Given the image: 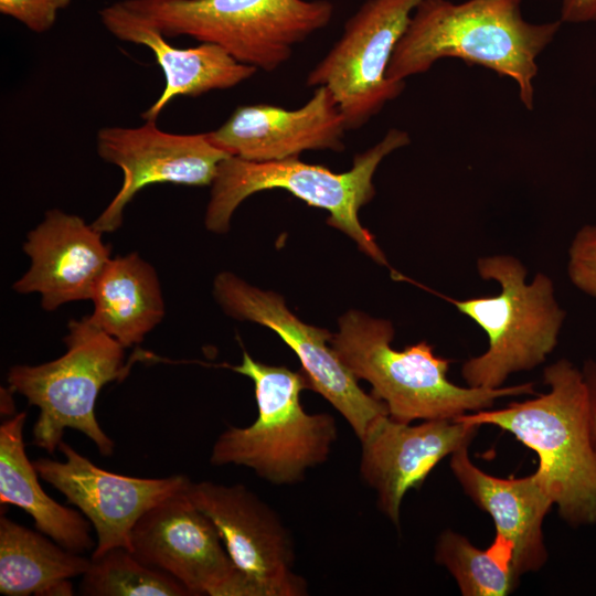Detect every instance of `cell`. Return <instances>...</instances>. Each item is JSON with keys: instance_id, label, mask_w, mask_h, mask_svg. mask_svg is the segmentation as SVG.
Instances as JSON below:
<instances>
[{"instance_id": "obj_1", "label": "cell", "mask_w": 596, "mask_h": 596, "mask_svg": "<svg viewBox=\"0 0 596 596\" xmlns=\"http://www.w3.org/2000/svg\"><path fill=\"white\" fill-rule=\"evenodd\" d=\"M521 6L522 0H423L395 46L387 78L405 83L439 60L460 58L513 79L521 103L532 110L536 60L562 21L529 22Z\"/></svg>"}, {"instance_id": "obj_2", "label": "cell", "mask_w": 596, "mask_h": 596, "mask_svg": "<svg viewBox=\"0 0 596 596\" xmlns=\"http://www.w3.org/2000/svg\"><path fill=\"white\" fill-rule=\"evenodd\" d=\"M547 392L502 408L467 413L455 419L491 425L513 435L538 455L536 471L572 528L596 523V450L582 371L567 359L543 371Z\"/></svg>"}, {"instance_id": "obj_3", "label": "cell", "mask_w": 596, "mask_h": 596, "mask_svg": "<svg viewBox=\"0 0 596 596\" xmlns=\"http://www.w3.org/2000/svg\"><path fill=\"white\" fill-rule=\"evenodd\" d=\"M393 338L390 321L349 310L339 318L330 344L358 381L371 384V394L394 421L455 419L491 408L501 397L534 393L532 383L497 389L457 385L447 376L451 361L436 355L433 345L419 341L396 350L391 347Z\"/></svg>"}, {"instance_id": "obj_4", "label": "cell", "mask_w": 596, "mask_h": 596, "mask_svg": "<svg viewBox=\"0 0 596 596\" xmlns=\"http://www.w3.org/2000/svg\"><path fill=\"white\" fill-rule=\"evenodd\" d=\"M409 142L405 130L391 128L377 143L355 155L350 170L340 173L299 158L254 162L231 156L220 163L211 184L205 226L225 233L233 213L249 195L283 189L310 206L328 211L330 226L350 236L376 263L387 265L373 235L360 223L359 211L375 195L373 175L381 161Z\"/></svg>"}, {"instance_id": "obj_5", "label": "cell", "mask_w": 596, "mask_h": 596, "mask_svg": "<svg viewBox=\"0 0 596 596\" xmlns=\"http://www.w3.org/2000/svg\"><path fill=\"white\" fill-rule=\"evenodd\" d=\"M234 372L254 383L257 417L246 427L231 426L215 440L210 462L252 469L276 486L304 480L307 470L323 464L337 440L336 419L329 413H307L300 393L309 389L301 370L268 365L243 352Z\"/></svg>"}, {"instance_id": "obj_6", "label": "cell", "mask_w": 596, "mask_h": 596, "mask_svg": "<svg viewBox=\"0 0 596 596\" xmlns=\"http://www.w3.org/2000/svg\"><path fill=\"white\" fill-rule=\"evenodd\" d=\"M125 8L166 38L191 36L222 47L242 64L273 72L295 45L326 28L328 0H124Z\"/></svg>"}, {"instance_id": "obj_7", "label": "cell", "mask_w": 596, "mask_h": 596, "mask_svg": "<svg viewBox=\"0 0 596 596\" xmlns=\"http://www.w3.org/2000/svg\"><path fill=\"white\" fill-rule=\"evenodd\" d=\"M477 269L485 280L500 285L498 295L446 298L488 336V349L462 364L465 382L472 387L497 389L511 374L545 361L557 344L565 311L555 298L552 279L538 273L526 284L525 267L511 255L481 257Z\"/></svg>"}, {"instance_id": "obj_8", "label": "cell", "mask_w": 596, "mask_h": 596, "mask_svg": "<svg viewBox=\"0 0 596 596\" xmlns=\"http://www.w3.org/2000/svg\"><path fill=\"white\" fill-rule=\"evenodd\" d=\"M66 352L39 365H14L7 375L9 389L39 408L32 444L53 454L65 428L85 434L99 453L109 456L114 441L99 426L95 405L102 387L124 379V347L85 316L68 323Z\"/></svg>"}, {"instance_id": "obj_9", "label": "cell", "mask_w": 596, "mask_h": 596, "mask_svg": "<svg viewBox=\"0 0 596 596\" xmlns=\"http://www.w3.org/2000/svg\"><path fill=\"white\" fill-rule=\"evenodd\" d=\"M423 0H366L347 20L343 32L308 73V87L326 86L348 130L364 126L398 97L405 83L387 78L396 44Z\"/></svg>"}, {"instance_id": "obj_10", "label": "cell", "mask_w": 596, "mask_h": 596, "mask_svg": "<svg viewBox=\"0 0 596 596\" xmlns=\"http://www.w3.org/2000/svg\"><path fill=\"white\" fill-rule=\"evenodd\" d=\"M216 301L231 317L275 331L298 356L309 389L324 397L361 440L373 424L389 415L383 402L365 393L330 344L332 333L302 322L281 296L258 289L230 272L213 284Z\"/></svg>"}, {"instance_id": "obj_11", "label": "cell", "mask_w": 596, "mask_h": 596, "mask_svg": "<svg viewBox=\"0 0 596 596\" xmlns=\"http://www.w3.org/2000/svg\"><path fill=\"white\" fill-rule=\"evenodd\" d=\"M188 483L137 521L131 553L175 577L192 596H257L213 522L189 498Z\"/></svg>"}, {"instance_id": "obj_12", "label": "cell", "mask_w": 596, "mask_h": 596, "mask_svg": "<svg viewBox=\"0 0 596 596\" xmlns=\"http://www.w3.org/2000/svg\"><path fill=\"white\" fill-rule=\"evenodd\" d=\"M191 501L215 525L238 571L257 596H305L307 582L295 570L292 538L278 513L242 483L189 481Z\"/></svg>"}, {"instance_id": "obj_13", "label": "cell", "mask_w": 596, "mask_h": 596, "mask_svg": "<svg viewBox=\"0 0 596 596\" xmlns=\"http://www.w3.org/2000/svg\"><path fill=\"white\" fill-rule=\"evenodd\" d=\"M97 152L124 174L121 188L92 224L102 233L120 227L126 205L143 188L157 183L210 185L220 163L231 157L213 145L206 132L170 134L153 120L135 128L99 129Z\"/></svg>"}, {"instance_id": "obj_14", "label": "cell", "mask_w": 596, "mask_h": 596, "mask_svg": "<svg viewBox=\"0 0 596 596\" xmlns=\"http://www.w3.org/2000/svg\"><path fill=\"white\" fill-rule=\"evenodd\" d=\"M64 461H33L41 479L57 489L93 524L97 544L92 558L115 547L131 552V531L149 509L182 489L188 477L136 478L106 471L65 441L57 448Z\"/></svg>"}, {"instance_id": "obj_15", "label": "cell", "mask_w": 596, "mask_h": 596, "mask_svg": "<svg viewBox=\"0 0 596 596\" xmlns=\"http://www.w3.org/2000/svg\"><path fill=\"white\" fill-rule=\"evenodd\" d=\"M480 426L457 419H428L421 424L381 417L360 440L359 471L376 493L381 512L400 524L408 490L418 488L446 457L469 446Z\"/></svg>"}, {"instance_id": "obj_16", "label": "cell", "mask_w": 596, "mask_h": 596, "mask_svg": "<svg viewBox=\"0 0 596 596\" xmlns=\"http://www.w3.org/2000/svg\"><path fill=\"white\" fill-rule=\"evenodd\" d=\"M347 130L334 96L326 86H318L296 109L269 104L238 106L206 135L232 157L267 162L299 158L306 150L343 151Z\"/></svg>"}, {"instance_id": "obj_17", "label": "cell", "mask_w": 596, "mask_h": 596, "mask_svg": "<svg viewBox=\"0 0 596 596\" xmlns=\"http://www.w3.org/2000/svg\"><path fill=\"white\" fill-rule=\"evenodd\" d=\"M449 466L465 494L493 521L489 546L519 576L540 571L549 558L543 522L554 505L541 475L536 470L521 478L490 475L472 462L469 446L455 451Z\"/></svg>"}, {"instance_id": "obj_18", "label": "cell", "mask_w": 596, "mask_h": 596, "mask_svg": "<svg viewBox=\"0 0 596 596\" xmlns=\"http://www.w3.org/2000/svg\"><path fill=\"white\" fill-rule=\"evenodd\" d=\"M102 234L78 215L58 209L47 211L23 244L30 267L13 289L39 294L47 311L66 302L92 299L111 259V248Z\"/></svg>"}, {"instance_id": "obj_19", "label": "cell", "mask_w": 596, "mask_h": 596, "mask_svg": "<svg viewBox=\"0 0 596 596\" xmlns=\"http://www.w3.org/2000/svg\"><path fill=\"white\" fill-rule=\"evenodd\" d=\"M104 26L118 40L149 47L164 76L159 98L141 114L157 121L164 107L178 96L196 97L215 89H227L252 77L257 70L242 64L222 47L201 43L194 47H175L156 28L147 24L121 1L99 11Z\"/></svg>"}, {"instance_id": "obj_20", "label": "cell", "mask_w": 596, "mask_h": 596, "mask_svg": "<svg viewBox=\"0 0 596 596\" xmlns=\"http://www.w3.org/2000/svg\"><path fill=\"white\" fill-rule=\"evenodd\" d=\"M25 418L22 412L0 426V502L23 509L40 532L63 547L78 554L88 551L94 546L89 522L53 500L39 482L40 476L24 449Z\"/></svg>"}, {"instance_id": "obj_21", "label": "cell", "mask_w": 596, "mask_h": 596, "mask_svg": "<svg viewBox=\"0 0 596 596\" xmlns=\"http://www.w3.org/2000/svg\"><path fill=\"white\" fill-rule=\"evenodd\" d=\"M91 300V321L124 348L141 343L164 317L158 275L137 253L110 259Z\"/></svg>"}, {"instance_id": "obj_22", "label": "cell", "mask_w": 596, "mask_h": 596, "mask_svg": "<svg viewBox=\"0 0 596 596\" xmlns=\"http://www.w3.org/2000/svg\"><path fill=\"white\" fill-rule=\"evenodd\" d=\"M91 560L11 519L0 518V593L7 596H70V578L86 573Z\"/></svg>"}, {"instance_id": "obj_23", "label": "cell", "mask_w": 596, "mask_h": 596, "mask_svg": "<svg viewBox=\"0 0 596 596\" xmlns=\"http://www.w3.org/2000/svg\"><path fill=\"white\" fill-rule=\"evenodd\" d=\"M435 562L454 577L462 596H507L520 584L510 562L490 546L482 550L451 529L437 538Z\"/></svg>"}, {"instance_id": "obj_24", "label": "cell", "mask_w": 596, "mask_h": 596, "mask_svg": "<svg viewBox=\"0 0 596 596\" xmlns=\"http://www.w3.org/2000/svg\"><path fill=\"white\" fill-rule=\"evenodd\" d=\"M82 576V595L192 596L175 577L146 565L124 547H115L91 558L89 567Z\"/></svg>"}, {"instance_id": "obj_25", "label": "cell", "mask_w": 596, "mask_h": 596, "mask_svg": "<svg viewBox=\"0 0 596 596\" xmlns=\"http://www.w3.org/2000/svg\"><path fill=\"white\" fill-rule=\"evenodd\" d=\"M567 274L575 287L596 298V224L584 225L574 235Z\"/></svg>"}, {"instance_id": "obj_26", "label": "cell", "mask_w": 596, "mask_h": 596, "mask_svg": "<svg viewBox=\"0 0 596 596\" xmlns=\"http://www.w3.org/2000/svg\"><path fill=\"white\" fill-rule=\"evenodd\" d=\"M70 3L71 0H0V13L35 33H44L55 23L57 12Z\"/></svg>"}, {"instance_id": "obj_27", "label": "cell", "mask_w": 596, "mask_h": 596, "mask_svg": "<svg viewBox=\"0 0 596 596\" xmlns=\"http://www.w3.org/2000/svg\"><path fill=\"white\" fill-rule=\"evenodd\" d=\"M566 23L596 21V0H561V19Z\"/></svg>"}, {"instance_id": "obj_28", "label": "cell", "mask_w": 596, "mask_h": 596, "mask_svg": "<svg viewBox=\"0 0 596 596\" xmlns=\"http://www.w3.org/2000/svg\"><path fill=\"white\" fill-rule=\"evenodd\" d=\"M581 371L587 395L589 430L596 450V361L593 359L586 360Z\"/></svg>"}]
</instances>
